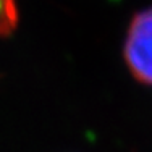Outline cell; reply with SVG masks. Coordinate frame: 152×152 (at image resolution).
I'll list each match as a JSON object with an SVG mask.
<instances>
[{
    "label": "cell",
    "instance_id": "obj_1",
    "mask_svg": "<svg viewBox=\"0 0 152 152\" xmlns=\"http://www.w3.org/2000/svg\"><path fill=\"white\" fill-rule=\"evenodd\" d=\"M123 53L131 75L139 83L152 84V5L133 16Z\"/></svg>",
    "mask_w": 152,
    "mask_h": 152
},
{
    "label": "cell",
    "instance_id": "obj_2",
    "mask_svg": "<svg viewBox=\"0 0 152 152\" xmlns=\"http://www.w3.org/2000/svg\"><path fill=\"white\" fill-rule=\"evenodd\" d=\"M18 24V8L15 0H0V37L12 34Z\"/></svg>",
    "mask_w": 152,
    "mask_h": 152
}]
</instances>
